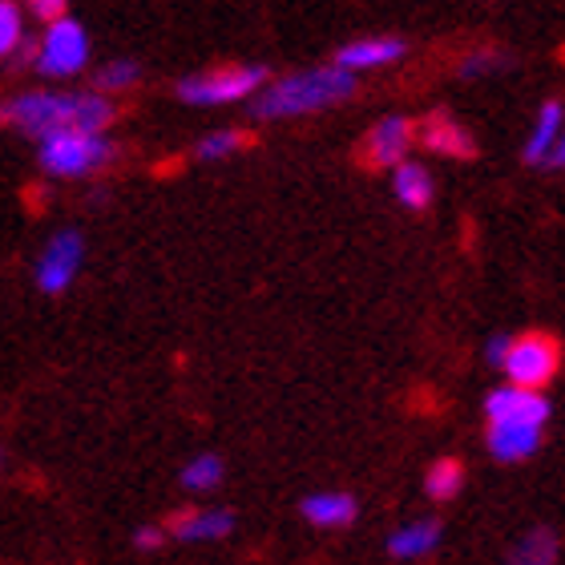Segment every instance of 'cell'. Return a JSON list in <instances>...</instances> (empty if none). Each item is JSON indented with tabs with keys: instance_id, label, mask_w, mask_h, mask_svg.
<instances>
[{
	"instance_id": "1",
	"label": "cell",
	"mask_w": 565,
	"mask_h": 565,
	"mask_svg": "<svg viewBox=\"0 0 565 565\" xmlns=\"http://www.w3.org/2000/svg\"><path fill=\"white\" fill-rule=\"evenodd\" d=\"M118 109L106 94L82 89H33L0 106V121L29 138L45 141L53 134H106Z\"/></svg>"
},
{
	"instance_id": "2",
	"label": "cell",
	"mask_w": 565,
	"mask_h": 565,
	"mask_svg": "<svg viewBox=\"0 0 565 565\" xmlns=\"http://www.w3.org/2000/svg\"><path fill=\"white\" fill-rule=\"evenodd\" d=\"M355 94V73L340 70L335 61L319 65V70L291 73L279 77L250 102L255 118H299V114H316V109L340 106Z\"/></svg>"
},
{
	"instance_id": "3",
	"label": "cell",
	"mask_w": 565,
	"mask_h": 565,
	"mask_svg": "<svg viewBox=\"0 0 565 565\" xmlns=\"http://www.w3.org/2000/svg\"><path fill=\"white\" fill-rule=\"evenodd\" d=\"M267 70L263 65H223V70L194 73L186 82H178V97L186 106L214 109V106H235L247 97H259L267 89Z\"/></svg>"
},
{
	"instance_id": "4",
	"label": "cell",
	"mask_w": 565,
	"mask_h": 565,
	"mask_svg": "<svg viewBox=\"0 0 565 565\" xmlns=\"http://www.w3.org/2000/svg\"><path fill=\"white\" fill-rule=\"evenodd\" d=\"M36 162L53 178H85L114 162V141L106 134H53L36 141Z\"/></svg>"
},
{
	"instance_id": "5",
	"label": "cell",
	"mask_w": 565,
	"mask_h": 565,
	"mask_svg": "<svg viewBox=\"0 0 565 565\" xmlns=\"http://www.w3.org/2000/svg\"><path fill=\"white\" fill-rule=\"evenodd\" d=\"M89 33L82 21L61 17V21L45 24V33L36 36L33 70L41 77H77L89 65Z\"/></svg>"
},
{
	"instance_id": "6",
	"label": "cell",
	"mask_w": 565,
	"mask_h": 565,
	"mask_svg": "<svg viewBox=\"0 0 565 565\" xmlns=\"http://www.w3.org/2000/svg\"><path fill=\"white\" fill-rule=\"evenodd\" d=\"M557 364H562V343L554 335H542V331H530V335H521L513 340L505 355V372L509 384L513 388H530V392H542L550 380L557 376Z\"/></svg>"
},
{
	"instance_id": "7",
	"label": "cell",
	"mask_w": 565,
	"mask_h": 565,
	"mask_svg": "<svg viewBox=\"0 0 565 565\" xmlns=\"http://www.w3.org/2000/svg\"><path fill=\"white\" fill-rule=\"evenodd\" d=\"M82 259H85L82 231H57V235L45 243V250L36 255V267H33L36 291H45V295L70 291L77 271H82Z\"/></svg>"
},
{
	"instance_id": "8",
	"label": "cell",
	"mask_w": 565,
	"mask_h": 565,
	"mask_svg": "<svg viewBox=\"0 0 565 565\" xmlns=\"http://www.w3.org/2000/svg\"><path fill=\"white\" fill-rule=\"evenodd\" d=\"M416 146V121L384 118L364 138V162L376 170H401L408 162V150Z\"/></svg>"
},
{
	"instance_id": "9",
	"label": "cell",
	"mask_w": 565,
	"mask_h": 565,
	"mask_svg": "<svg viewBox=\"0 0 565 565\" xmlns=\"http://www.w3.org/2000/svg\"><path fill=\"white\" fill-rule=\"evenodd\" d=\"M484 416H489V424H533V428H545L550 424V401L542 392L505 384V388L489 392Z\"/></svg>"
},
{
	"instance_id": "10",
	"label": "cell",
	"mask_w": 565,
	"mask_h": 565,
	"mask_svg": "<svg viewBox=\"0 0 565 565\" xmlns=\"http://www.w3.org/2000/svg\"><path fill=\"white\" fill-rule=\"evenodd\" d=\"M416 141H420L424 150L445 153V158H472V153H477L472 134L465 130V121H457L452 114H445V109L428 114V118L416 126Z\"/></svg>"
},
{
	"instance_id": "11",
	"label": "cell",
	"mask_w": 565,
	"mask_h": 565,
	"mask_svg": "<svg viewBox=\"0 0 565 565\" xmlns=\"http://www.w3.org/2000/svg\"><path fill=\"white\" fill-rule=\"evenodd\" d=\"M408 53L401 36H360V41H348V45L335 53V65L348 73H364V70H384L392 61H401Z\"/></svg>"
},
{
	"instance_id": "12",
	"label": "cell",
	"mask_w": 565,
	"mask_h": 565,
	"mask_svg": "<svg viewBox=\"0 0 565 565\" xmlns=\"http://www.w3.org/2000/svg\"><path fill=\"white\" fill-rule=\"evenodd\" d=\"M231 530H235V513L231 509H186V513H178L166 525V533L178 537V542H218Z\"/></svg>"
},
{
	"instance_id": "13",
	"label": "cell",
	"mask_w": 565,
	"mask_h": 565,
	"mask_svg": "<svg viewBox=\"0 0 565 565\" xmlns=\"http://www.w3.org/2000/svg\"><path fill=\"white\" fill-rule=\"evenodd\" d=\"M445 530H440V521L436 518H420V521H408L401 530L388 533V554L396 562H416V557H428L440 545Z\"/></svg>"
},
{
	"instance_id": "14",
	"label": "cell",
	"mask_w": 565,
	"mask_h": 565,
	"mask_svg": "<svg viewBox=\"0 0 565 565\" xmlns=\"http://www.w3.org/2000/svg\"><path fill=\"white\" fill-rule=\"evenodd\" d=\"M303 521H311L316 530H343V525H352L360 518V505H355L352 493H311L303 497V505H299Z\"/></svg>"
},
{
	"instance_id": "15",
	"label": "cell",
	"mask_w": 565,
	"mask_h": 565,
	"mask_svg": "<svg viewBox=\"0 0 565 565\" xmlns=\"http://www.w3.org/2000/svg\"><path fill=\"white\" fill-rule=\"evenodd\" d=\"M562 134H565V109H562V102H545L542 106V114H537V126H533V134H530V141H525V162L530 166H545L550 158H554V150H557V141H562Z\"/></svg>"
},
{
	"instance_id": "16",
	"label": "cell",
	"mask_w": 565,
	"mask_h": 565,
	"mask_svg": "<svg viewBox=\"0 0 565 565\" xmlns=\"http://www.w3.org/2000/svg\"><path fill=\"white\" fill-rule=\"evenodd\" d=\"M542 448V428H533V424H489V452L497 460H525L533 457Z\"/></svg>"
},
{
	"instance_id": "17",
	"label": "cell",
	"mask_w": 565,
	"mask_h": 565,
	"mask_svg": "<svg viewBox=\"0 0 565 565\" xmlns=\"http://www.w3.org/2000/svg\"><path fill=\"white\" fill-rule=\"evenodd\" d=\"M392 190H396V199H401L408 211H428V202H433V194H436V182L420 162H404L401 170H392Z\"/></svg>"
},
{
	"instance_id": "18",
	"label": "cell",
	"mask_w": 565,
	"mask_h": 565,
	"mask_svg": "<svg viewBox=\"0 0 565 565\" xmlns=\"http://www.w3.org/2000/svg\"><path fill=\"white\" fill-rule=\"evenodd\" d=\"M557 550H562L557 533L550 530V525H537V530H530L518 545H513V550H509L505 565H554Z\"/></svg>"
},
{
	"instance_id": "19",
	"label": "cell",
	"mask_w": 565,
	"mask_h": 565,
	"mask_svg": "<svg viewBox=\"0 0 565 565\" xmlns=\"http://www.w3.org/2000/svg\"><path fill=\"white\" fill-rule=\"evenodd\" d=\"M226 477V465L218 452H199V457H190L186 465H182V472H178V484L186 489V493H211V489H218Z\"/></svg>"
},
{
	"instance_id": "20",
	"label": "cell",
	"mask_w": 565,
	"mask_h": 565,
	"mask_svg": "<svg viewBox=\"0 0 565 565\" xmlns=\"http://www.w3.org/2000/svg\"><path fill=\"white\" fill-rule=\"evenodd\" d=\"M424 489H428L433 501H452V497L465 489V469H460V460H452V457L436 460L433 469H428V477H424Z\"/></svg>"
},
{
	"instance_id": "21",
	"label": "cell",
	"mask_w": 565,
	"mask_h": 565,
	"mask_svg": "<svg viewBox=\"0 0 565 565\" xmlns=\"http://www.w3.org/2000/svg\"><path fill=\"white\" fill-rule=\"evenodd\" d=\"M24 49H29V45H24V12H21V4L0 0V61L21 57Z\"/></svg>"
},
{
	"instance_id": "22",
	"label": "cell",
	"mask_w": 565,
	"mask_h": 565,
	"mask_svg": "<svg viewBox=\"0 0 565 565\" xmlns=\"http://www.w3.org/2000/svg\"><path fill=\"white\" fill-rule=\"evenodd\" d=\"M509 65H513V57L501 53V49H472V53H465L457 73H460V82H477V77H489V73L509 70Z\"/></svg>"
},
{
	"instance_id": "23",
	"label": "cell",
	"mask_w": 565,
	"mask_h": 565,
	"mask_svg": "<svg viewBox=\"0 0 565 565\" xmlns=\"http://www.w3.org/2000/svg\"><path fill=\"white\" fill-rule=\"evenodd\" d=\"M138 77H141L138 61H130V57L106 61V65L94 73V89L97 94H109V89H130V85H138Z\"/></svg>"
},
{
	"instance_id": "24",
	"label": "cell",
	"mask_w": 565,
	"mask_h": 565,
	"mask_svg": "<svg viewBox=\"0 0 565 565\" xmlns=\"http://www.w3.org/2000/svg\"><path fill=\"white\" fill-rule=\"evenodd\" d=\"M243 146H247V134L243 130H214L194 146V153H199L202 162H223V158H231Z\"/></svg>"
},
{
	"instance_id": "25",
	"label": "cell",
	"mask_w": 565,
	"mask_h": 565,
	"mask_svg": "<svg viewBox=\"0 0 565 565\" xmlns=\"http://www.w3.org/2000/svg\"><path fill=\"white\" fill-rule=\"evenodd\" d=\"M162 542H166L162 525H138V530H134V550H146V554H150V550H162Z\"/></svg>"
},
{
	"instance_id": "26",
	"label": "cell",
	"mask_w": 565,
	"mask_h": 565,
	"mask_svg": "<svg viewBox=\"0 0 565 565\" xmlns=\"http://www.w3.org/2000/svg\"><path fill=\"white\" fill-rule=\"evenodd\" d=\"M509 348H513V340H509V335H493V340L484 343V360H489L493 367H505Z\"/></svg>"
},
{
	"instance_id": "27",
	"label": "cell",
	"mask_w": 565,
	"mask_h": 565,
	"mask_svg": "<svg viewBox=\"0 0 565 565\" xmlns=\"http://www.w3.org/2000/svg\"><path fill=\"white\" fill-rule=\"evenodd\" d=\"M29 12H36L45 24H53V21H61V17H65V4H61V0H33V4H29Z\"/></svg>"
},
{
	"instance_id": "28",
	"label": "cell",
	"mask_w": 565,
	"mask_h": 565,
	"mask_svg": "<svg viewBox=\"0 0 565 565\" xmlns=\"http://www.w3.org/2000/svg\"><path fill=\"white\" fill-rule=\"evenodd\" d=\"M550 170H565V134H562V141H557V150H554V158H550Z\"/></svg>"
},
{
	"instance_id": "29",
	"label": "cell",
	"mask_w": 565,
	"mask_h": 565,
	"mask_svg": "<svg viewBox=\"0 0 565 565\" xmlns=\"http://www.w3.org/2000/svg\"><path fill=\"white\" fill-rule=\"evenodd\" d=\"M0 469H4V452H0Z\"/></svg>"
}]
</instances>
